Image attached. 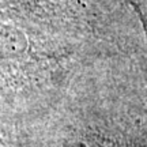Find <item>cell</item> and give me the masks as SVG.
<instances>
[{
  "label": "cell",
  "instance_id": "1",
  "mask_svg": "<svg viewBox=\"0 0 147 147\" xmlns=\"http://www.w3.org/2000/svg\"><path fill=\"white\" fill-rule=\"evenodd\" d=\"M26 51L25 34L10 23L0 21V59H18Z\"/></svg>",
  "mask_w": 147,
  "mask_h": 147
},
{
  "label": "cell",
  "instance_id": "2",
  "mask_svg": "<svg viewBox=\"0 0 147 147\" xmlns=\"http://www.w3.org/2000/svg\"><path fill=\"white\" fill-rule=\"evenodd\" d=\"M128 1L138 12L147 37V0H128Z\"/></svg>",
  "mask_w": 147,
  "mask_h": 147
}]
</instances>
